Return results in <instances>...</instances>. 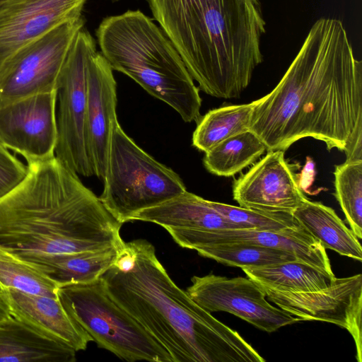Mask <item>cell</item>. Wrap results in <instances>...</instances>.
I'll return each instance as SVG.
<instances>
[{
  "instance_id": "6da1fadb",
  "label": "cell",
  "mask_w": 362,
  "mask_h": 362,
  "mask_svg": "<svg viewBox=\"0 0 362 362\" xmlns=\"http://www.w3.org/2000/svg\"><path fill=\"white\" fill-rule=\"evenodd\" d=\"M252 103L249 130L267 151L311 137L345 152L362 131V62L342 22L315 21L279 83Z\"/></svg>"
},
{
  "instance_id": "7a4b0ae2",
  "label": "cell",
  "mask_w": 362,
  "mask_h": 362,
  "mask_svg": "<svg viewBox=\"0 0 362 362\" xmlns=\"http://www.w3.org/2000/svg\"><path fill=\"white\" fill-rule=\"evenodd\" d=\"M0 199V249L17 257L122 247V223L55 156L27 162Z\"/></svg>"
},
{
  "instance_id": "3957f363",
  "label": "cell",
  "mask_w": 362,
  "mask_h": 362,
  "mask_svg": "<svg viewBox=\"0 0 362 362\" xmlns=\"http://www.w3.org/2000/svg\"><path fill=\"white\" fill-rule=\"evenodd\" d=\"M130 265L101 276L112 299L169 353L173 362H264L239 333L197 304L172 280L154 246L126 243Z\"/></svg>"
},
{
  "instance_id": "277c9868",
  "label": "cell",
  "mask_w": 362,
  "mask_h": 362,
  "mask_svg": "<svg viewBox=\"0 0 362 362\" xmlns=\"http://www.w3.org/2000/svg\"><path fill=\"white\" fill-rule=\"evenodd\" d=\"M189 73L207 95L233 99L263 62L260 0H146Z\"/></svg>"
},
{
  "instance_id": "5b68a950",
  "label": "cell",
  "mask_w": 362,
  "mask_h": 362,
  "mask_svg": "<svg viewBox=\"0 0 362 362\" xmlns=\"http://www.w3.org/2000/svg\"><path fill=\"white\" fill-rule=\"evenodd\" d=\"M101 53L148 93L175 110L185 122L200 117L199 89L164 32L141 11L104 18L96 30Z\"/></svg>"
},
{
  "instance_id": "8992f818",
  "label": "cell",
  "mask_w": 362,
  "mask_h": 362,
  "mask_svg": "<svg viewBox=\"0 0 362 362\" xmlns=\"http://www.w3.org/2000/svg\"><path fill=\"white\" fill-rule=\"evenodd\" d=\"M103 181L99 198L122 224L131 221L137 213L187 190L178 174L139 147L118 121L114 125Z\"/></svg>"
},
{
  "instance_id": "52a82bcc",
  "label": "cell",
  "mask_w": 362,
  "mask_h": 362,
  "mask_svg": "<svg viewBox=\"0 0 362 362\" xmlns=\"http://www.w3.org/2000/svg\"><path fill=\"white\" fill-rule=\"evenodd\" d=\"M58 297L99 347L129 362H173L167 350L112 299L101 278L62 286Z\"/></svg>"
},
{
  "instance_id": "ba28073f",
  "label": "cell",
  "mask_w": 362,
  "mask_h": 362,
  "mask_svg": "<svg viewBox=\"0 0 362 362\" xmlns=\"http://www.w3.org/2000/svg\"><path fill=\"white\" fill-rule=\"evenodd\" d=\"M95 51L94 39L81 28L69 49L56 86L55 156L85 177L94 175L86 146L85 118L88 66Z\"/></svg>"
},
{
  "instance_id": "9c48e42d",
  "label": "cell",
  "mask_w": 362,
  "mask_h": 362,
  "mask_svg": "<svg viewBox=\"0 0 362 362\" xmlns=\"http://www.w3.org/2000/svg\"><path fill=\"white\" fill-rule=\"evenodd\" d=\"M83 25L82 16L66 21L5 61L0 66V107L55 90L69 49Z\"/></svg>"
},
{
  "instance_id": "30bf717a",
  "label": "cell",
  "mask_w": 362,
  "mask_h": 362,
  "mask_svg": "<svg viewBox=\"0 0 362 362\" xmlns=\"http://www.w3.org/2000/svg\"><path fill=\"white\" fill-rule=\"evenodd\" d=\"M186 291L201 308L211 313H231L267 332L300 322L266 300L262 288L248 277L218 276L212 273L191 279Z\"/></svg>"
},
{
  "instance_id": "8fae6325",
  "label": "cell",
  "mask_w": 362,
  "mask_h": 362,
  "mask_svg": "<svg viewBox=\"0 0 362 362\" xmlns=\"http://www.w3.org/2000/svg\"><path fill=\"white\" fill-rule=\"evenodd\" d=\"M277 307L300 321L317 320L346 329L356 348V359L362 351V276L334 278L330 284L312 292H284L262 288Z\"/></svg>"
},
{
  "instance_id": "7c38bea8",
  "label": "cell",
  "mask_w": 362,
  "mask_h": 362,
  "mask_svg": "<svg viewBox=\"0 0 362 362\" xmlns=\"http://www.w3.org/2000/svg\"><path fill=\"white\" fill-rule=\"evenodd\" d=\"M56 89L0 107V142L27 162L55 156Z\"/></svg>"
},
{
  "instance_id": "4fadbf2b",
  "label": "cell",
  "mask_w": 362,
  "mask_h": 362,
  "mask_svg": "<svg viewBox=\"0 0 362 362\" xmlns=\"http://www.w3.org/2000/svg\"><path fill=\"white\" fill-rule=\"evenodd\" d=\"M233 195L243 208L291 214L307 198L281 150L267 151L235 180Z\"/></svg>"
},
{
  "instance_id": "5bb4252c",
  "label": "cell",
  "mask_w": 362,
  "mask_h": 362,
  "mask_svg": "<svg viewBox=\"0 0 362 362\" xmlns=\"http://www.w3.org/2000/svg\"><path fill=\"white\" fill-rule=\"evenodd\" d=\"M167 231L180 247L190 250L200 245L236 242L281 250L330 278L335 277L325 248L303 227L282 230L242 228L203 231L175 228Z\"/></svg>"
},
{
  "instance_id": "9a60e30c",
  "label": "cell",
  "mask_w": 362,
  "mask_h": 362,
  "mask_svg": "<svg viewBox=\"0 0 362 362\" xmlns=\"http://www.w3.org/2000/svg\"><path fill=\"white\" fill-rule=\"evenodd\" d=\"M87 0H7L0 4V66L22 47L81 16Z\"/></svg>"
},
{
  "instance_id": "2e32d148",
  "label": "cell",
  "mask_w": 362,
  "mask_h": 362,
  "mask_svg": "<svg viewBox=\"0 0 362 362\" xmlns=\"http://www.w3.org/2000/svg\"><path fill=\"white\" fill-rule=\"evenodd\" d=\"M117 83L101 52L91 56L88 72L85 140L94 175L103 180L117 117Z\"/></svg>"
},
{
  "instance_id": "e0dca14e",
  "label": "cell",
  "mask_w": 362,
  "mask_h": 362,
  "mask_svg": "<svg viewBox=\"0 0 362 362\" xmlns=\"http://www.w3.org/2000/svg\"><path fill=\"white\" fill-rule=\"evenodd\" d=\"M11 314L27 320L48 336L85 350L92 337L66 312L59 297L34 296L3 288Z\"/></svg>"
},
{
  "instance_id": "ac0fdd59",
  "label": "cell",
  "mask_w": 362,
  "mask_h": 362,
  "mask_svg": "<svg viewBox=\"0 0 362 362\" xmlns=\"http://www.w3.org/2000/svg\"><path fill=\"white\" fill-rule=\"evenodd\" d=\"M76 353L19 316L0 321V362H73Z\"/></svg>"
},
{
  "instance_id": "d6986e66",
  "label": "cell",
  "mask_w": 362,
  "mask_h": 362,
  "mask_svg": "<svg viewBox=\"0 0 362 362\" xmlns=\"http://www.w3.org/2000/svg\"><path fill=\"white\" fill-rule=\"evenodd\" d=\"M124 246V245H123ZM122 247L18 257L42 272L59 286L99 279L115 262Z\"/></svg>"
},
{
  "instance_id": "ffe728a7",
  "label": "cell",
  "mask_w": 362,
  "mask_h": 362,
  "mask_svg": "<svg viewBox=\"0 0 362 362\" xmlns=\"http://www.w3.org/2000/svg\"><path fill=\"white\" fill-rule=\"evenodd\" d=\"M292 214L325 249L361 262L362 248L358 238L334 209L306 198Z\"/></svg>"
},
{
  "instance_id": "44dd1931",
  "label": "cell",
  "mask_w": 362,
  "mask_h": 362,
  "mask_svg": "<svg viewBox=\"0 0 362 362\" xmlns=\"http://www.w3.org/2000/svg\"><path fill=\"white\" fill-rule=\"evenodd\" d=\"M241 269L262 288L284 292L319 291L327 287L335 278L332 279L320 270L298 260Z\"/></svg>"
},
{
  "instance_id": "7402d4cb",
  "label": "cell",
  "mask_w": 362,
  "mask_h": 362,
  "mask_svg": "<svg viewBox=\"0 0 362 362\" xmlns=\"http://www.w3.org/2000/svg\"><path fill=\"white\" fill-rule=\"evenodd\" d=\"M267 148L250 130L235 135L205 152L203 163L211 173L233 176L254 164Z\"/></svg>"
},
{
  "instance_id": "603a6c76",
  "label": "cell",
  "mask_w": 362,
  "mask_h": 362,
  "mask_svg": "<svg viewBox=\"0 0 362 362\" xmlns=\"http://www.w3.org/2000/svg\"><path fill=\"white\" fill-rule=\"evenodd\" d=\"M253 103L232 105L213 109L197 123L192 135V145L206 152L221 142L249 130Z\"/></svg>"
},
{
  "instance_id": "cb8c5ba5",
  "label": "cell",
  "mask_w": 362,
  "mask_h": 362,
  "mask_svg": "<svg viewBox=\"0 0 362 362\" xmlns=\"http://www.w3.org/2000/svg\"><path fill=\"white\" fill-rule=\"evenodd\" d=\"M193 250L202 257L228 266L240 268L300 261L289 252L246 243L204 245L195 247Z\"/></svg>"
},
{
  "instance_id": "d4e9b609",
  "label": "cell",
  "mask_w": 362,
  "mask_h": 362,
  "mask_svg": "<svg viewBox=\"0 0 362 362\" xmlns=\"http://www.w3.org/2000/svg\"><path fill=\"white\" fill-rule=\"evenodd\" d=\"M0 285L21 293L58 297L60 287L30 263L0 249Z\"/></svg>"
},
{
  "instance_id": "484cf974",
  "label": "cell",
  "mask_w": 362,
  "mask_h": 362,
  "mask_svg": "<svg viewBox=\"0 0 362 362\" xmlns=\"http://www.w3.org/2000/svg\"><path fill=\"white\" fill-rule=\"evenodd\" d=\"M336 198L355 235L362 238V160H346L335 165Z\"/></svg>"
},
{
  "instance_id": "4316f807",
  "label": "cell",
  "mask_w": 362,
  "mask_h": 362,
  "mask_svg": "<svg viewBox=\"0 0 362 362\" xmlns=\"http://www.w3.org/2000/svg\"><path fill=\"white\" fill-rule=\"evenodd\" d=\"M210 204L240 229L282 230L303 227L291 213L253 210L213 201Z\"/></svg>"
},
{
  "instance_id": "83f0119b",
  "label": "cell",
  "mask_w": 362,
  "mask_h": 362,
  "mask_svg": "<svg viewBox=\"0 0 362 362\" xmlns=\"http://www.w3.org/2000/svg\"><path fill=\"white\" fill-rule=\"evenodd\" d=\"M27 173V165L0 142V199L21 183Z\"/></svg>"
},
{
  "instance_id": "f1b7e54d",
  "label": "cell",
  "mask_w": 362,
  "mask_h": 362,
  "mask_svg": "<svg viewBox=\"0 0 362 362\" xmlns=\"http://www.w3.org/2000/svg\"><path fill=\"white\" fill-rule=\"evenodd\" d=\"M11 315V310L4 290L0 292V321L8 318Z\"/></svg>"
},
{
  "instance_id": "f546056e",
  "label": "cell",
  "mask_w": 362,
  "mask_h": 362,
  "mask_svg": "<svg viewBox=\"0 0 362 362\" xmlns=\"http://www.w3.org/2000/svg\"><path fill=\"white\" fill-rule=\"evenodd\" d=\"M3 291V288L1 287V286L0 285V292H1Z\"/></svg>"
},
{
  "instance_id": "4dcf8cb0",
  "label": "cell",
  "mask_w": 362,
  "mask_h": 362,
  "mask_svg": "<svg viewBox=\"0 0 362 362\" xmlns=\"http://www.w3.org/2000/svg\"><path fill=\"white\" fill-rule=\"evenodd\" d=\"M6 1H7V0H0V4L2 3V2H4Z\"/></svg>"
}]
</instances>
